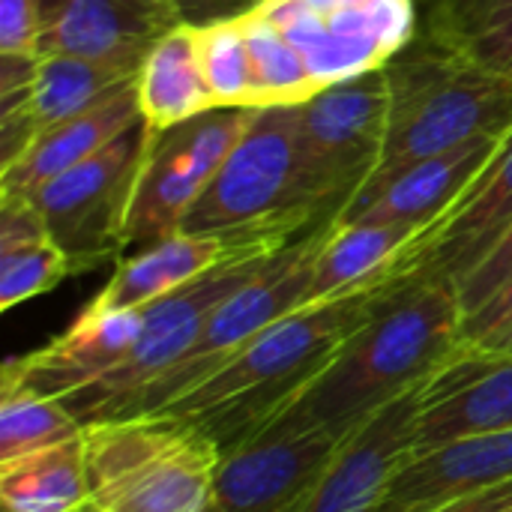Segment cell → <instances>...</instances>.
<instances>
[{"label":"cell","mask_w":512,"mask_h":512,"mask_svg":"<svg viewBox=\"0 0 512 512\" xmlns=\"http://www.w3.org/2000/svg\"><path fill=\"white\" fill-rule=\"evenodd\" d=\"M3 512H93L87 435L0 462Z\"/></svg>","instance_id":"23"},{"label":"cell","mask_w":512,"mask_h":512,"mask_svg":"<svg viewBox=\"0 0 512 512\" xmlns=\"http://www.w3.org/2000/svg\"><path fill=\"white\" fill-rule=\"evenodd\" d=\"M255 108H213L171 129H156L126 219V249L180 234L186 213L207 192Z\"/></svg>","instance_id":"10"},{"label":"cell","mask_w":512,"mask_h":512,"mask_svg":"<svg viewBox=\"0 0 512 512\" xmlns=\"http://www.w3.org/2000/svg\"><path fill=\"white\" fill-rule=\"evenodd\" d=\"M462 303L450 282L408 276L282 414L354 435L372 414L423 387L462 351Z\"/></svg>","instance_id":"2"},{"label":"cell","mask_w":512,"mask_h":512,"mask_svg":"<svg viewBox=\"0 0 512 512\" xmlns=\"http://www.w3.org/2000/svg\"><path fill=\"white\" fill-rule=\"evenodd\" d=\"M336 222L306 204L297 105L255 108L207 192L186 213V234L285 228L297 237Z\"/></svg>","instance_id":"5"},{"label":"cell","mask_w":512,"mask_h":512,"mask_svg":"<svg viewBox=\"0 0 512 512\" xmlns=\"http://www.w3.org/2000/svg\"><path fill=\"white\" fill-rule=\"evenodd\" d=\"M512 480V429L465 435L411 453L384 489L375 512H435L438 507Z\"/></svg>","instance_id":"18"},{"label":"cell","mask_w":512,"mask_h":512,"mask_svg":"<svg viewBox=\"0 0 512 512\" xmlns=\"http://www.w3.org/2000/svg\"><path fill=\"white\" fill-rule=\"evenodd\" d=\"M306 237V234H303ZM300 240L285 228H261V231H228V234H174L153 246H144L138 255L117 261L114 276L105 288L87 303L96 312L117 309H141L174 288L228 264L237 258H264L276 255L285 246Z\"/></svg>","instance_id":"13"},{"label":"cell","mask_w":512,"mask_h":512,"mask_svg":"<svg viewBox=\"0 0 512 512\" xmlns=\"http://www.w3.org/2000/svg\"><path fill=\"white\" fill-rule=\"evenodd\" d=\"M423 387H414L411 393L384 405L345 441L303 512L378 510L384 489L414 453V417Z\"/></svg>","instance_id":"17"},{"label":"cell","mask_w":512,"mask_h":512,"mask_svg":"<svg viewBox=\"0 0 512 512\" xmlns=\"http://www.w3.org/2000/svg\"><path fill=\"white\" fill-rule=\"evenodd\" d=\"M201 66L219 108H258L249 48L240 18L210 21L195 27Z\"/></svg>","instance_id":"29"},{"label":"cell","mask_w":512,"mask_h":512,"mask_svg":"<svg viewBox=\"0 0 512 512\" xmlns=\"http://www.w3.org/2000/svg\"><path fill=\"white\" fill-rule=\"evenodd\" d=\"M510 78H512V72H510Z\"/></svg>","instance_id":"37"},{"label":"cell","mask_w":512,"mask_h":512,"mask_svg":"<svg viewBox=\"0 0 512 512\" xmlns=\"http://www.w3.org/2000/svg\"><path fill=\"white\" fill-rule=\"evenodd\" d=\"M81 420L51 396L24 387H0V462L81 435Z\"/></svg>","instance_id":"28"},{"label":"cell","mask_w":512,"mask_h":512,"mask_svg":"<svg viewBox=\"0 0 512 512\" xmlns=\"http://www.w3.org/2000/svg\"><path fill=\"white\" fill-rule=\"evenodd\" d=\"M512 279V225L507 228V234L498 240V246L456 285L462 312L471 315L480 306H486L507 282Z\"/></svg>","instance_id":"31"},{"label":"cell","mask_w":512,"mask_h":512,"mask_svg":"<svg viewBox=\"0 0 512 512\" xmlns=\"http://www.w3.org/2000/svg\"><path fill=\"white\" fill-rule=\"evenodd\" d=\"M156 129L141 117L105 150L45 183L30 201L75 276L123 261L126 219Z\"/></svg>","instance_id":"8"},{"label":"cell","mask_w":512,"mask_h":512,"mask_svg":"<svg viewBox=\"0 0 512 512\" xmlns=\"http://www.w3.org/2000/svg\"><path fill=\"white\" fill-rule=\"evenodd\" d=\"M512 327V279L486 303L480 306L477 312L465 315L462 321V348L465 345H474L498 330H507Z\"/></svg>","instance_id":"33"},{"label":"cell","mask_w":512,"mask_h":512,"mask_svg":"<svg viewBox=\"0 0 512 512\" xmlns=\"http://www.w3.org/2000/svg\"><path fill=\"white\" fill-rule=\"evenodd\" d=\"M351 435L279 414L222 453L207 512H303Z\"/></svg>","instance_id":"12"},{"label":"cell","mask_w":512,"mask_h":512,"mask_svg":"<svg viewBox=\"0 0 512 512\" xmlns=\"http://www.w3.org/2000/svg\"><path fill=\"white\" fill-rule=\"evenodd\" d=\"M435 222H378V225H336L324 243L306 303L336 297L381 270L393 267L414 243H420Z\"/></svg>","instance_id":"25"},{"label":"cell","mask_w":512,"mask_h":512,"mask_svg":"<svg viewBox=\"0 0 512 512\" xmlns=\"http://www.w3.org/2000/svg\"><path fill=\"white\" fill-rule=\"evenodd\" d=\"M417 39L510 78L512 0H417Z\"/></svg>","instance_id":"24"},{"label":"cell","mask_w":512,"mask_h":512,"mask_svg":"<svg viewBox=\"0 0 512 512\" xmlns=\"http://www.w3.org/2000/svg\"><path fill=\"white\" fill-rule=\"evenodd\" d=\"M318 90L381 69L417 36V0H264Z\"/></svg>","instance_id":"11"},{"label":"cell","mask_w":512,"mask_h":512,"mask_svg":"<svg viewBox=\"0 0 512 512\" xmlns=\"http://www.w3.org/2000/svg\"><path fill=\"white\" fill-rule=\"evenodd\" d=\"M39 36L36 0H0V54L39 57Z\"/></svg>","instance_id":"32"},{"label":"cell","mask_w":512,"mask_h":512,"mask_svg":"<svg viewBox=\"0 0 512 512\" xmlns=\"http://www.w3.org/2000/svg\"><path fill=\"white\" fill-rule=\"evenodd\" d=\"M512 126L477 135L447 153L417 162L396 177L375 201L339 216L336 225H378V222H438L447 216L486 174V168L510 144Z\"/></svg>","instance_id":"19"},{"label":"cell","mask_w":512,"mask_h":512,"mask_svg":"<svg viewBox=\"0 0 512 512\" xmlns=\"http://www.w3.org/2000/svg\"><path fill=\"white\" fill-rule=\"evenodd\" d=\"M132 78V72L111 63L72 54H42L36 78L30 84V111L39 135L63 120L90 111Z\"/></svg>","instance_id":"26"},{"label":"cell","mask_w":512,"mask_h":512,"mask_svg":"<svg viewBox=\"0 0 512 512\" xmlns=\"http://www.w3.org/2000/svg\"><path fill=\"white\" fill-rule=\"evenodd\" d=\"M183 24L201 27L210 21H225V18H240L246 12H255L264 0H174Z\"/></svg>","instance_id":"34"},{"label":"cell","mask_w":512,"mask_h":512,"mask_svg":"<svg viewBox=\"0 0 512 512\" xmlns=\"http://www.w3.org/2000/svg\"><path fill=\"white\" fill-rule=\"evenodd\" d=\"M138 78V75H135ZM135 78L105 96L90 111L42 132L12 165L0 171V195L33 198L45 183L105 150L117 135L141 120Z\"/></svg>","instance_id":"21"},{"label":"cell","mask_w":512,"mask_h":512,"mask_svg":"<svg viewBox=\"0 0 512 512\" xmlns=\"http://www.w3.org/2000/svg\"><path fill=\"white\" fill-rule=\"evenodd\" d=\"M39 57L72 54L138 75L150 48L183 24L174 0H36Z\"/></svg>","instance_id":"14"},{"label":"cell","mask_w":512,"mask_h":512,"mask_svg":"<svg viewBox=\"0 0 512 512\" xmlns=\"http://www.w3.org/2000/svg\"><path fill=\"white\" fill-rule=\"evenodd\" d=\"M384 72L390 84L384 153L345 213L375 201L417 162L512 126V78L480 69L417 36L384 63Z\"/></svg>","instance_id":"3"},{"label":"cell","mask_w":512,"mask_h":512,"mask_svg":"<svg viewBox=\"0 0 512 512\" xmlns=\"http://www.w3.org/2000/svg\"><path fill=\"white\" fill-rule=\"evenodd\" d=\"M435 512H512V480L492 486V489H483V492H474V495H465V498H456Z\"/></svg>","instance_id":"35"},{"label":"cell","mask_w":512,"mask_h":512,"mask_svg":"<svg viewBox=\"0 0 512 512\" xmlns=\"http://www.w3.org/2000/svg\"><path fill=\"white\" fill-rule=\"evenodd\" d=\"M93 512H207L222 450L192 426L132 417L84 426Z\"/></svg>","instance_id":"4"},{"label":"cell","mask_w":512,"mask_h":512,"mask_svg":"<svg viewBox=\"0 0 512 512\" xmlns=\"http://www.w3.org/2000/svg\"><path fill=\"white\" fill-rule=\"evenodd\" d=\"M69 276H75V270L48 234L27 243L0 246V309L9 312L12 306L48 294Z\"/></svg>","instance_id":"30"},{"label":"cell","mask_w":512,"mask_h":512,"mask_svg":"<svg viewBox=\"0 0 512 512\" xmlns=\"http://www.w3.org/2000/svg\"><path fill=\"white\" fill-rule=\"evenodd\" d=\"M411 273L414 255L408 249L378 276L321 303L294 309L282 321L261 330L219 372L156 414L192 426L222 453L246 444L312 387L339 348Z\"/></svg>","instance_id":"1"},{"label":"cell","mask_w":512,"mask_h":512,"mask_svg":"<svg viewBox=\"0 0 512 512\" xmlns=\"http://www.w3.org/2000/svg\"><path fill=\"white\" fill-rule=\"evenodd\" d=\"M504 429H512V357L459 351L423 387L414 417V453Z\"/></svg>","instance_id":"16"},{"label":"cell","mask_w":512,"mask_h":512,"mask_svg":"<svg viewBox=\"0 0 512 512\" xmlns=\"http://www.w3.org/2000/svg\"><path fill=\"white\" fill-rule=\"evenodd\" d=\"M336 231V222H327L306 237L294 240L282 252H276L267 267L249 279L240 291H234L204 324L201 336L192 342V348L168 366L159 378L144 384L138 393H132L111 420H132L147 417L180 396H186L192 387L207 381L213 372H219L237 351H243L261 330L282 321L294 309L306 306V294L315 276V261ZM108 423V420H105Z\"/></svg>","instance_id":"6"},{"label":"cell","mask_w":512,"mask_h":512,"mask_svg":"<svg viewBox=\"0 0 512 512\" xmlns=\"http://www.w3.org/2000/svg\"><path fill=\"white\" fill-rule=\"evenodd\" d=\"M512 225V138L474 189L441 216L414 258V279H441L453 288L498 246Z\"/></svg>","instance_id":"20"},{"label":"cell","mask_w":512,"mask_h":512,"mask_svg":"<svg viewBox=\"0 0 512 512\" xmlns=\"http://www.w3.org/2000/svg\"><path fill=\"white\" fill-rule=\"evenodd\" d=\"M138 333L141 309L96 312L84 306L81 315L48 345L6 360L0 387H24L39 396L66 399L123 363Z\"/></svg>","instance_id":"15"},{"label":"cell","mask_w":512,"mask_h":512,"mask_svg":"<svg viewBox=\"0 0 512 512\" xmlns=\"http://www.w3.org/2000/svg\"><path fill=\"white\" fill-rule=\"evenodd\" d=\"M135 87L141 117L153 129H171L219 108L201 66V51L192 24H177L150 48L138 69Z\"/></svg>","instance_id":"22"},{"label":"cell","mask_w":512,"mask_h":512,"mask_svg":"<svg viewBox=\"0 0 512 512\" xmlns=\"http://www.w3.org/2000/svg\"><path fill=\"white\" fill-rule=\"evenodd\" d=\"M258 108L267 105H300L318 93V84L303 60V54L291 45V39L279 30V24L261 9L240 15Z\"/></svg>","instance_id":"27"},{"label":"cell","mask_w":512,"mask_h":512,"mask_svg":"<svg viewBox=\"0 0 512 512\" xmlns=\"http://www.w3.org/2000/svg\"><path fill=\"white\" fill-rule=\"evenodd\" d=\"M390 120L387 72L330 84L297 105L300 171L306 204L324 219H339L375 174Z\"/></svg>","instance_id":"7"},{"label":"cell","mask_w":512,"mask_h":512,"mask_svg":"<svg viewBox=\"0 0 512 512\" xmlns=\"http://www.w3.org/2000/svg\"><path fill=\"white\" fill-rule=\"evenodd\" d=\"M462 351L468 354H483V357H512V327L507 330H498L474 345H465Z\"/></svg>","instance_id":"36"},{"label":"cell","mask_w":512,"mask_h":512,"mask_svg":"<svg viewBox=\"0 0 512 512\" xmlns=\"http://www.w3.org/2000/svg\"><path fill=\"white\" fill-rule=\"evenodd\" d=\"M264 258H237L228 261L180 288L171 294L141 306V333L126 354L123 363H117L111 372H105L99 381L87 384L78 393H69L60 399L78 420L81 426L105 423L114 417V411L138 393L144 384L159 378L168 366H174L192 342L201 336L207 318L234 294L240 291L249 279H255L267 261Z\"/></svg>","instance_id":"9"}]
</instances>
